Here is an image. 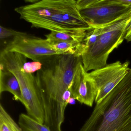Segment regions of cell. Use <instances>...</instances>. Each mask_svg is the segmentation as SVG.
Here are the masks:
<instances>
[{"mask_svg": "<svg viewBox=\"0 0 131 131\" xmlns=\"http://www.w3.org/2000/svg\"><path fill=\"white\" fill-rule=\"evenodd\" d=\"M40 70L36 77L45 113L44 124L52 130L62 128L67 105L63 101L69 89L81 56L56 55L43 60Z\"/></svg>", "mask_w": 131, "mask_h": 131, "instance_id": "obj_1", "label": "cell"}, {"mask_svg": "<svg viewBox=\"0 0 131 131\" xmlns=\"http://www.w3.org/2000/svg\"><path fill=\"white\" fill-rule=\"evenodd\" d=\"M15 8L32 27L51 32L86 34L94 27L82 17L75 0H41Z\"/></svg>", "mask_w": 131, "mask_h": 131, "instance_id": "obj_2", "label": "cell"}, {"mask_svg": "<svg viewBox=\"0 0 131 131\" xmlns=\"http://www.w3.org/2000/svg\"><path fill=\"white\" fill-rule=\"evenodd\" d=\"M79 131H131V69L96 103Z\"/></svg>", "mask_w": 131, "mask_h": 131, "instance_id": "obj_3", "label": "cell"}, {"mask_svg": "<svg viewBox=\"0 0 131 131\" xmlns=\"http://www.w3.org/2000/svg\"><path fill=\"white\" fill-rule=\"evenodd\" d=\"M27 58L20 53L2 50L0 55V67L9 70L17 78L21 89L23 105L28 115L44 124L45 113L36 76L26 72L23 69Z\"/></svg>", "mask_w": 131, "mask_h": 131, "instance_id": "obj_4", "label": "cell"}, {"mask_svg": "<svg viewBox=\"0 0 131 131\" xmlns=\"http://www.w3.org/2000/svg\"><path fill=\"white\" fill-rule=\"evenodd\" d=\"M131 18V16L125 17L102 27L96 42L82 52V63L86 72L107 65L110 53L125 40L126 29Z\"/></svg>", "mask_w": 131, "mask_h": 131, "instance_id": "obj_5", "label": "cell"}, {"mask_svg": "<svg viewBox=\"0 0 131 131\" xmlns=\"http://www.w3.org/2000/svg\"><path fill=\"white\" fill-rule=\"evenodd\" d=\"M83 17L94 28L101 27L131 16V0H79Z\"/></svg>", "mask_w": 131, "mask_h": 131, "instance_id": "obj_6", "label": "cell"}, {"mask_svg": "<svg viewBox=\"0 0 131 131\" xmlns=\"http://www.w3.org/2000/svg\"><path fill=\"white\" fill-rule=\"evenodd\" d=\"M3 50L20 53L34 62H40L50 57L60 55L46 39L19 31Z\"/></svg>", "mask_w": 131, "mask_h": 131, "instance_id": "obj_7", "label": "cell"}, {"mask_svg": "<svg viewBox=\"0 0 131 131\" xmlns=\"http://www.w3.org/2000/svg\"><path fill=\"white\" fill-rule=\"evenodd\" d=\"M128 61L122 63L117 61L87 72V76L96 89L95 102L96 103L104 99L123 79L130 69Z\"/></svg>", "mask_w": 131, "mask_h": 131, "instance_id": "obj_8", "label": "cell"}, {"mask_svg": "<svg viewBox=\"0 0 131 131\" xmlns=\"http://www.w3.org/2000/svg\"><path fill=\"white\" fill-rule=\"evenodd\" d=\"M82 63L79 65L70 86L72 97L80 103L92 107L96 96L93 81L88 77Z\"/></svg>", "mask_w": 131, "mask_h": 131, "instance_id": "obj_9", "label": "cell"}, {"mask_svg": "<svg viewBox=\"0 0 131 131\" xmlns=\"http://www.w3.org/2000/svg\"><path fill=\"white\" fill-rule=\"evenodd\" d=\"M7 92L13 95L14 99L24 104V100L19 81L9 70L0 67V94Z\"/></svg>", "mask_w": 131, "mask_h": 131, "instance_id": "obj_10", "label": "cell"}, {"mask_svg": "<svg viewBox=\"0 0 131 131\" xmlns=\"http://www.w3.org/2000/svg\"><path fill=\"white\" fill-rule=\"evenodd\" d=\"M86 34L51 32L49 34L45 35V36L50 44L54 45L61 42H81Z\"/></svg>", "mask_w": 131, "mask_h": 131, "instance_id": "obj_11", "label": "cell"}, {"mask_svg": "<svg viewBox=\"0 0 131 131\" xmlns=\"http://www.w3.org/2000/svg\"><path fill=\"white\" fill-rule=\"evenodd\" d=\"M19 124L24 131H52L45 124L40 123L24 113L20 115Z\"/></svg>", "mask_w": 131, "mask_h": 131, "instance_id": "obj_12", "label": "cell"}, {"mask_svg": "<svg viewBox=\"0 0 131 131\" xmlns=\"http://www.w3.org/2000/svg\"><path fill=\"white\" fill-rule=\"evenodd\" d=\"M52 46L60 55H74L81 56L82 53L81 42H61Z\"/></svg>", "mask_w": 131, "mask_h": 131, "instance_id": "obj_13", "label": "cell"}, {"mask_svg": "<svg viewBox=\"0 0 131 131\" xmlns=\"http://www.w3.org/2000/svg\"><path fill=\"white\" fill-rule=\"evenodd\" d=\"M0 131H24L0 105Z\"/></svg>", "mask_w": 131, "mask_h": 131, "instance_id": "obj_14", "label": "cell"}, {"mask_svg": "<svg viewBox=\"0 0 131 131\" xmlns=\"http://www.w3.org/2000/svg\"><path fill=\"white\" fill-rule=\"evenodd\" d=\"M42 66V63L39 62H26L24 65L23 69L26 72L33 74L40 70Z\"/></svg>", "mask_w": 131, "mask_h": 131, "instance_id": "obj_15", "label": "cell"}, {"mask_svg": "<svg viewBox=\"0 0 131 131\" xmlns=\"http://www.w3.org/2000/svg\"><path fill=\"white\" fill-rule=\"evenodd\" d=\"M18 32L19 31L5 28L1 26H0V39L1 40L11 37H14V36L16 35Z\"/></svg>", "mask_w": 131, "mask_h": 131, "instance_id": "obj_16", "label": "cell"}, {"mask_svg": "<svg viewBox=\"0 0 131 131\" xmlns=\"http://www.w3.org/2000/svg\"><path fill=\"white\" fill-rule=\"evenodd\" d=\"M125 40L127 42H131V18L126 29Z\"/></svg>", "mask_w": 131, "mask_h": 131, "instance_id": "obj_17", "label": "cell"}, {"mask_svg": "<svg viewBox=\"0 0 131 131\" xmlns=\"http://www.w3.org/2000/svg\"><path fill=\"white\" fill-rule=\"evenodd\" d=\"M75 99L73 97H71L69 100V104H73L75 103Z\"/></svg>", "mask_w": 131, "mask_h": 131, "instance_id": "obj_18", "label": "cell"}]
</instances>
